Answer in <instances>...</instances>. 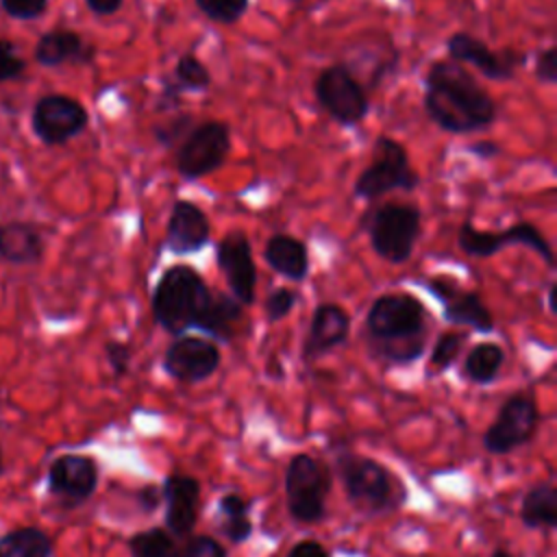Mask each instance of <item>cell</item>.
I'll use <instances>...</instances> for the list:
<instances>
[{"instance_id":"obj_19","label":"cell","mask_w":557,"mask_h":557,"mask_svg":"<svg viewBox=\"0 0 557 557\" xmlns=\"http://www.w3.org/2000/svg\"><path fill=\"white\" fill-rule=\"evenodd\" d=\"M429 287L433 296H437V300L442 302L446 322L470 326L472 331L479 333H490L494 329V318L479 294L463 292L457 285H450L442 278H431Z\"/></svg>"},{"instance_id":"obj_26","label":"cell","mask_w":557,"mask_h":557,"mask_svg":"<svg viewBox=\"0 0 557 557\" xmlns=\"http://www.w3.org/2000/svg\"><path fill=\"white\" fill-rule=\"evenodd\" d=\"M54 542L39 527H15L0 535V557H52Z\"/></svg>"},{"instance_id":"obj_38","label":"cell","mask_w":557,"mask_h":557,"mask_svg":"<svg viewBox=\"0 0 557 557\" xmlns=\"http://www.w3.org/2000/svg\"><path fill=\"white\" fill-rule=\"evenodd\" d=\"M104 359L115 376H124L131 368V346L120 339H109L104 344Z\"/></svg>"},{"instance_id":"obj_28","label":"cell","mask_w":557,"mask_h":557,"mask_svg":"<svg viewBox=\"0 0 557 557\" xmlns=\"http://www.w3.org/2000/svg\"><path fill=\"white\" fill-rule=\"evenodd\" d=\"M131 557H172L176 542L168 533V529L150 527L144 531H137L126 542Z\"/></svg>"},{"instance_id":"obj_48","label":"cell","mask_w":557,"mask_h":557,"mask_svg":"<svg viewBox=\"0 0 557 557\" xmlns=\"http://www.w3.org/2000/svg\"><path fill=\"white\" fill-rule=\"evenodd\" d=\"M4 472V459H2V448H0V474Z\"/></svg>"},{"instance_id":"obj_5","label":"cell","mask_w":557,"mask_h":557,"mask_svg":"<svg viewBox=\"0 0 557 557\" xmlns=\"http://www.w3.org/2000/svg\"><path fill=\"white\" fill-rule=\"evenodd\" d=\"M331 470L315 457L298 453L285 470V500L289 516L300 524L320 522L326 516Z\"/></svg>"},{"instance_id":"obj_6","label":"cell","mask_w":557,"mask_h":557,"mask_svg":"<svg viewBox=\"0 0 557 557\" xmlns=\"http://www.w3.org/2000/svg\"><path fill=\"white\" fill-rule=\"evenodd\" d=\"M420 183L418 172L409 165V157L403 144L392 137H376L374 141V159L355 181V196L366 200H376L379 196L405 189L411 191Z\"/></svg>"},{"instance_id":"obj_14","label":"cell","mask_w":557,"mask_h":557,"mask_svg":"<svg viewBox=\"0 0 557 557\" xmlns=\"http://www.w3.org/2000/svg\"><path fill=\"white\" fill-rule=\"evenodd\" d=\"M222 361L220 348L209 337L178 335L163 355V370L181 383H200L209 379Z\"/></svg>"},{"instance_id":"obj_25","label":"cell","mask_w":557,"mask_h":557,"mask_svg":"<svg viewBox=\"0 0 557 557\" xmlns=\"http://www.w3.org/2000/svg\"><path fill=\"white\" fill-rule=\"evenodd\" d=\"M242 307L233 296H226L222 292H213L211 305L198 326V331L207 333L209 339L218 342H231L237 329V322L242 318Z\"/></svg>"},{"instance_id":"obj_32","label":"cell","mask_w":557,"mask_h":557,"mask_svg":"<svg viewBox=\"0 0 557 557\" xmlns=\"http://www.w3.org/2000/svg\"><path fill=\"white\" fill-rule=\"evenodd\" d=\"M172 557H226V548L211 535H189Z\"/></svg>"},{"instance_id":"obj_23","label":"cell","mask_w":557,"mask_h":557,"mask_svg":"<svg viewBox=\"0 0 557 557\" xmlns=\"http://www.w3.org/2000/svg\"><path fill=\"white\" fill-rule=\"evenodd\" d=\"M263 259L276 274L289 278V281L298 283L309 274L307 246L287 233H276L268 239Z\"/></svg>"},{"instance_id":"obj_13","label":"cell","mask_w":557,"mask_h":557,"mask_svg":"<svg viewBox=\"0 0 557 557\" xmlns=\"http://www.w3.org/2000/svg\"><path fill=\"white\" fill-rule=\"evenodd\" d=\"M459 248L468 257H492L505 246H529L533 252H537L548 265H553L555 257L550 250V244L544 239L540 228H535L529 222H518L503 231H481L470 222H463L459 228Z\"/></svg>"},{"instance_id":"obj_24","label":"cell","mask_w":557,"mask_h":557,"mask_svg":"<svg viewBox=\"0 0 557 557\" xmlns=\"http://www.w3.org/2000/svg\"><path fill=\"white\" fill-rule=\"evenodd\" d=\"M520 522L527 529L557 527V487L553 483L533 485L520 503Z\"/></svg>"},{"instance_id":"obj_44","label":"cell","mask_w":557,"mask_h":557,"mask_svg":"<svg viewBox=\"0 0 557 557\" xmlns=\"http://www.w3.org/2000/svg\"><path fill=\"white\" fill-rule=\"evenodd\" d=\"M124 0H85L87 9L96 15H113Z\"/></svg>"},{"instance_id":"obj_47","label":"cell","mask_w":557,"mask_h":557,"mask_svg":"<svg viewBox=\"0 0 557 557\" xmlns=\"http://www.w3.org/2000/svg\"><path fill=\"white\" fill-rule=\"evenodd\" d=\"M492 557H511V553L505 550V548H496V550L492 553Z\"/></svg>"},{"instance_id":"obj_36","label":"cell","mask_w":557,"mask_h":557,"mask_svg":"<svg viewBox=\"0 0 557 557\" xmlns=\"http://www.w3.org/2000/svg\"><path fill=\"white\" fill-rule=\"evenodd\" d=\"M294 305H296V292L289 289V287H278V289H274V292L265 298V305H263L265 318H268L270 322H278V320H283L285 315H289V311L294 309Z\"/></svg>"},{"instance_id":"obj_45","label":"cell","mask_w":557,"mask_h":557,"mask_svg":"<svg viewBox=\"0 0 557 557\" xmlns=\"http://www.w3.org/2000/svg\"><path fill=\"white\" fill-rule=\"evenodd\" d=\"M468 150H470L472 154H476L479 159H494V157L500 154V148H498V144H494V141H476V144H472Z\"/></svg>"},{"instance_id":"obj_39","label":"cell","mask_w":557,"mask_h":557,"mask_svg":"<svg viewBox=\"0 0 557 557\" xmlns=\"http://www.w3.org/2000/svg\"><path fill=\"white\" fill-rule=\"evenodd\" d=\"M135 500H137L139 511L146 513V516H150V513H154V511L163 505V490H161V485H157V483H146V485H141V487L137 490Z\"/></svg>"},{"instance_id":"obj_41","label":"cell","mask_w":557,"mask_h":557,"mask_svg":"<svg viewBox=\"0 0 557 557\" xmlns=\"http://www.w3.org/2000/svg\"><path fill=\"white\" fill-rule=\"evenodd\" d=\"M218 513H220V516H242V513H250V500L244 498L242 494L228 492V494L220 496V500H218Z\"/></svg>"},{"instance_id":"obj_30","label":"cell","mask_w":557,"mask_h":557,"mask_svg":"<svg viewBox=\"0 0 557 557\" xmlns=\"http://www.w3.org/2000/svg\"><path fill=\"white\" fill-rule=\"evenodd\" d=\"M174 81L178 83L181 89L205 91L211 85V72L194 52H187L176 61Z\"/></svg>"},{"instance_id":"obj_33","label":"cell","mask_w":557,"mask_h":557,"mask_svg":"<svg viewBox=\"0 0 557 557\" xmlns=\"http://www.w3.org/2000/svg\"><path fill=\"white\" fill-rule=\"evenodd\" d=\"M191 124H194V120H191V115L189 113H174L168 122H163V124H157L154 128H152V133H154V139L161 144V146H172L174 141H178L183 135H187L189 131H191Z\"/></svg>"},{"instance_id":"obj_34","label":"cell","mask_w":557,"mask_h":557,"mask_svg":"<svg viewBox=\"0 0 557 557\" xmlns=\"http://www.w3.org/2000/svg\"><path fill=\"white\" fill-rule=\"evenodd\" d=\"M26 61L17 54L11 39H0V83L15 81L24 74Z\"/></svg>"},{"instance_id":"obj_7","label":"cell","mask_w":557,"mask_h":557,"mask_svg":"<svg viewBox=\"0 0 557 557\" xmlns=\"http://www.w3.org/2000/svg\"><path fill=\"white\" fill-rule=\"evenodd\" d=\"M420 209L413 205L387 202L370 220V242L374 252L389 263H405L420 237Z\"/></svg>"},{"instance_id":"obj_10","label":"cell","mask_w":557,"mask_h":557,"mask_svg":"<svg viewBox=\"0 0 557 557\" xmlns=\"http://www.w3.org/2000/svg\"><path fill=\"white\" fill-rule=\"evenodd\" d=\"M315 98L322 104V109L344 126L359 124L368 111L370 100L366 96V89L361 83L350 74L346 65H329L320 72L315 78Z\"/></svg>"},{"instance_id":"obj_1","label":"cell","mask_w":557,"mask_h":557,"mask_svg":"<svg viewBox=\"0 0 557 557\" xmlns=\"http://www.w3.org/2000/svg\"><path fill=\"white\" fill-rule=\"evenodd\" d=\"M424 109L446 133L466 135L485 128L496 117L492 96L457 61H433L424 76Z\"/></svg>"},{"instance_id":"obj_9","label":"cell","mask_w":557,"mask_h":557,"mask_svg":"<svg viewBox=\"0 0 557 557\" xmlns=\"http://www.w3.org/2000/svg\"><path fill=\"white\" fill-rule=\"evenodd\" d=\"M231 150V128L220 120L194 126L176 152V170L185 178H202L215 172Z\"/></svg>"},{"instance_id":"obj_4","label":"cell","mask_w":557,"mask_h":557,"mask_svg":"<svg viewBox=\"0 0 557 557\" xmlns=\"http://www.w3.org/2000/svg\"><path fill=\"white\" fill-rule=\"evenodd\" d=\"M335 470L352 509L363 516H383L403 507L407 490L383 463L350 450L335 455Z\"/></svg>"},{"instance_id":"obj_16","label":"cell","mask_w":557,"mask_h":557,"mask_svg":"<svg viewBox=\"0 0 557 557\" xmlns=\"http://www.w3.org/2000/svg\"><path fill=\"white\" fill-rule=\"evenodd\" d=\"M215 261L226 278V285L233 292V298L239 305L255 302V287H257V265L252 259V246L246 233L233 231L224 235L215 250Z\"/></svg>"},{"instance_id":"obj_17","label":"cell","mask_w":557,"mask_h":557,"mask_svg":"<svg viewBox=\"0 0 557 557\" xmlns=\"http://www.w3.org/2000/svg\"><path fill=\"white\" fill-rule=\"evenodd\" d=\"M165 505V529L176 537H189L200 513V483L198 479L172 472L161 483Z\"/></svg>"},{"instance_id":"obj_46","label":"cell","mask_w":557,"mask_h":557,"mask_svg":"<svg viewBox=\"0 0 557 557\" xmlns=\"http://www.w3.org/2000/svg\"><path fill=\"white\" fill-rule=\"evenodd\" d=\"M548 311L555 313V283L548 285Z\"/></svg>"},{"instance_id":"obj_31","label":"cell","mask_w":557,"mask_h":557,"mask_svg":"<svg viewBox=\"0 0 557 557\" xmlns=\"http://www.w3.org/2000/svg\"><path fill=\"white\" fill-rule=\"evenodd\" d=\"M202 15L220 24H235L248 9V0H196Z\"/></svg>"},{"instance_id":"obj_12","label":"cell","mask_w":557,"mask_h":557,"mask_svg":"<svg viewBox=\"0 0 557 557\" xmlns=\"http://www.w3.org/2000/svg\"><path fill=\"white\" fill-rule=\"evenodd\" d=\"M100 481V468L94 457L65 453L52 459L46 472L48 494L63 509H76L87 503Z\"/></svg>"},{"instance_id":"obj_22","label":"cell","mask_w":557,"mask_h":557,"mask_svg":"<svg viewBox=\"0 0 557 557\" xmlns=\"http://www.w3.org/2000/svg\"><path fill=\"white\" fill-rule=\"evenodd\" d=\"M44 257L41 233L24 220L0 222V259L13 265H33Z\"/></svg>"},{"instance_id":"obj_20","label":"cell","mask_w":557,"mask_h":557,"mask_svg":"<svg viewBox=\"0 0 557 557\" xmlns=\"http://www.w3.org/2000/svg\"><path fill=\"white\" fill-rule=\"evenodd\" d=\"M211 224L205 211L191 200H176L168 220L165 246L174 255H194L209 244Z\"/></svg>"},{"instance_id":"obj_37","label":"cell","mask_w":557,"mask_h":557,"mask_svg":"<svg viewBox=\"0 0 557 557\" xmlns=\"http://www.w3.org/2000/svg\"><path fill=\"white\" fill-rule=\"evenodd\" d=\"M0 9L13 20H37L46 13L48 0H0Z\"/></svg>"},{"instance_id":"obj_21","label":"cell","mask_w":557,"mask_h":557,"mask_svg":"<svg viewBox=\"0 0 557 557\" xmlns=\"http://www.w3.org/2000/svg\"><path fill=\"white\" fill-rule=\"evenodd\" d=\"M96 54V48L91 44H85V39L76 30L67 28H54L44 33L33 50V57L44 67H57L65 63H89Z\"/></svg>"},{"instance_id":"obj_40","label":"cell","mask_w":557,"mask_h":557,"mask_svg":"<svg viewBox=\"0 0 557 557\" xmlns=\"http://www.w3.org/2000/svg\"><path fill=\"white\" fill-rule=\"evenodd\" d=\"M535 78L542 83H555L557 81V50L555 46H548L537 54L535 61Z\"/></svg>"},{"instance_id":"obj_27","label":"cell","mask_w":557,"mask_h":557,"mask_svg":"<svg viewBox=\"0 0 557 557\" xmlns=\"http://www.w3.org/2000/svg\"><path fill=\"white\" fill-rule=\"evenodd\" d=\"M505 361V350L496 342H479L470 348L463 361V376L476 385H490Z\"/></svg>"},{"instance_id":"obj_3","label":"cell","mask_w":557,"mask_h":557,"mask_svg":"<svg viewBox=\"0 0 557 557\" xmlns=\"http://www.w3.org/2000/svg\"><path fill=\"white\" fill-rule=\"evenodd\" d=\"M211 298L213 289L191 265H170L152 292L154 322L172 335H183L187 329L200 326Z\"/></svg>"},{"instance_id":"obj_18","label":"cell","mask_w":557,"mask_h":557,"mask_svg":"<svg viewBox=\"0 0 557 557\" xmlns=\"http://www.w3.org/2000/svg\"><path fill=\"white\" fill-rule=\"evenodd\" d=\"M350 333V315L337 302H322L313 309L309 331L302 344V357L307 361L320 359L346 344Z\"/></svg>"},{"instance_id":"obj_29","label":"cell","mask_w":557,"mask_h":557,"mask_svg":"<svg viewBox=\"0 0 557 557\" xmlns=\"http://www.w3.org/2000/svg\"><path fill=\"white\" fill-rule=\"evenodd\" d=\"M468 335L461 331H446L435 339V346L431 350V357L426 361V376H440L444 374L459 357Z\"/></svg>"},{"instance_id":"obj_35","label":"cell","mask_w":557,"mask_h":557,"mask_svg":"<svg viewBox=\"0 0 557 557\" xmlns=\"http://www.w3.org/2000/svg\"><path fill=\"white\" fill-rule=\"evenodd\" d=\"M220 531L222 535L231 542V544H244L246 540H250L255 527L250 520V513H242V516H220Z\"/></svg>"},{"instance_id":"obj_8","label":"cell","mask_w":557,"mask_h":557,"mask_svg":"<svg viewBox=\"0 0 557 557\" xmlns=\"http://www.w3.org/2000/svg\"><path fill=\"white\" fill-rule=\"evenodd\" d=\"M540 411L531 396L518 392L503 400L494 422L483 433V446L492 455H509L524 446L537 431Z\"/></svg>"},{"instance_id":"obj_42","label":"cell","mask_w":557,"mask_h":557,"mask_svg":"<svg viewBox=\"0 0 557 557\" xmlns=\"http://www.w3.org/2000/svg\"><path fill=\"white\" fill-rule=\"evenodd\" d=\"M181 87L176 81H163V89L159 94L157 109L159 111H174L181 104Z\"/></svg>"},{"instance_id":"obj_11","label":"cell","mask_w":557,"mask_h":557,"mask_svg":"<svg viewBox=\"0 0 557 557\" xmlns=\"http://www.w3.org/2000/svg\"><path fill=\"white\" fill-rule=\"evenodd\" d=\"M89 124L85 104L65 94L41 96L30 113V128L46 146H61L78 137Z\"/></svg>"},{"instance_id":"obj_43","label":"cell","mask_w":557,"mask_h":557,"mask_svg":"<svg viewBox=\"0 0 557 557\" xmlns=\"http://www.w3.org/2000/svg\"><path fill=\"white\" fill-rule=\"evenodd\" d=\"M285 557H331V553L315 540H302L294 544Z\"/></svg>"},{"instance_id":"obj_2","label":"cell","mask_w":557,"mask_h":557,"mask_svg":"<svg viewBox=\"0 0 557 557\" xmlns=\"http://www.w3.org/2000/svg\"><path fill=\"white\" fill-rule=\"evenodd\" d=\"M370 352L387 363H411L424 352L426 309L411 294H383L366 313Z\"/></svg>"},{"instance_id":"obj_15","label":"cell","mask_w":557,"mask_h":557,"mask_svg":"<svg viewBox=\"0 0 557 557\" xmlns=\"http://www.w3.org/2000/svg\"><path fill=\"white\" fill-rule=\"evenodd\" d=\"M446 52L450 61L474 65L485 78L509 81L516 74V67L524 65L527 54L516 48H505L500 52L490 50L481 39L468 33H453L446 39Z\"/></svg>"}]
</instances>
